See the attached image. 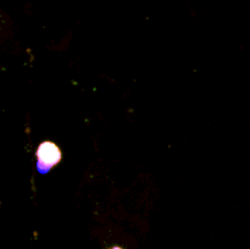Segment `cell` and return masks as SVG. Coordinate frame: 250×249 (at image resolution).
Here are the masks:
<instances>
[{
  "label": "cell",
  "instance_id": "2",
  "mask_svg": "<svg viewBox=\"0 0 250 249\" xmlns=\"http://www.w3.org/2000/svg\"><path fill=\"white\" fill-rule=\"evenodd\" d=\"M107 249H125V248H122V247H120V246H112Z\"/></svg>",
  "mask_w": 250,
  "mask_h": 249
},
{
  "label": "cell",
  "instance_id": "1",
  "mask_svg": "<svg viewBox=\"0 0 250 249\" xmlns=\"http://www.w3.org/2000/svg\"><path fill=\"white\" fill-rule=\"evenodd\" d=\"M37 171L42 175H45L62 159V153L58 144L50 141H44L39 144L36 151Z\"/></svg>",
  "mask_w": 250,
  "mask_h": 249
}]
</instances>
